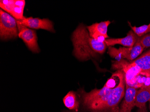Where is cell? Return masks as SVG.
Here are the masks:
<instances>
[{"label":"cell","instance_id":"9a60e30c","mask_svg":"<svg viewBox=\"0 0 150 112\" xmlns=\"http://www.w3.org/2000/svg\"><path fill=\"white\" fill-rule=\"evenodd\" d=\"M65 106L70 110L78 111L79 102L77 99L76 93L73 91H70L63 99Z\"/></svg>","mask_w":150,"mask_h":112},{"label":"cell","instance_id":"ba28073f","mask_svg":"<svg viewBox=\"0 0 150 112\" xmlns=\"http://www.w3.org/2000/svg\"><path fill=\"white\" fill-rule=\"evenodd\" d=\"M25 6L24 0H1L0 6L16 20H21L24 17L23 11Z\"/></svg>","mask_w":150,"mask_h":112},{"label":"cell","instance_id":"ac0fdd59","mask_svg":"<svg viewBox=\"0 0 150 112\" xmlns=\"http://www.w3.org/2000/svg\"><path fill=\"white\" fill-rule=\"evenodd\" d=\"M76 112V111H73V112H69V111H65V112Z\"/></svg>","mask_w":150,"mask_h":112},{"label":"cell","instance_id":"4fadbf2b","mask_svg":"<svg viewBox=\"0 0 150 112\" xmlns=\"http://www.w3.org/2000/svg\"><path fill=\"white\" fill-rule=\"evenodd\" d=\"M137 88L130 87L125 83V96L122 102L119 112H131L135 106Z\"/></svg>","mask_w":150,"mask_h":112},{"label":"cell","instance_id":"30bf717a","mask_svg":"<svg viewBox=\"0 0 150 112\" xmlns=\"http://www.w3.org/2000/svg\"><path fill=\"white\" fill-rule=\"evenodd\" d=\"M111 23L109 20L99 23H96L87 26V29L92 38L101 42H104L105 39L109 37L108 35V27Z\"/></svg>","mask_w":150,"mask_h":112},{"label":"cell","instance_id":"9c48e42d","mask_svg":"<svg viewBox=\"0 0 150 112\" xmlns=\"http://www.w3.org/2000/svg\"><path fill=\"white\" fill-rule=\"evenodd\" d=\"M23 25L32 29H42L50 32H54L53 23L47 18L40 19L33 18L32 17L27 18L24 17L21 20H17Z\"/></svg>","mask_w":150,"mask_h":112},{"label":"cell","instance_id":"e0dca14e","mask_svg":"<svg viewBox=\"0 0 150 112\" xmlns=\"http://www.w3.org/2000/svg\"><path fill=\"white\" fill-rule=\"evenodd\" d=\"M139 41L141 43L144 49L150 47V33L139 37Z\"/></svg>","mask_w":150,"mask_h":112},{"label":"cell","instance_id":"8fae6325","mask_svg":"<svg viewBox=\"0 0 150 112\" xmlns=\"http://www.w3.org/2000/svg\"><path fill=\"white\" fill-rule=\"evenodd\" d=\"M139 37L133 30H130L127 33L126 37L121 38H108L106 39L104 42L107 46H112L116 44H120L127 47H132L139 40Z\"/></svg>","mask_w":150,"mask_h":112},{"label":"cell","instance_id":"7c38bea8","mask_svg":"<svg viewBox=\"0 0 150 112\" xmlns=\"http://www.w3.org/2000/svg\"><path fill=\"white\" fill-rule=\"evenodd\" d=\"M150 100V83L144 85L137 91L135 106L139 108L137 112H147L146 104Z\"/></svg>","mask_w":150,"mask_h":112},{"label":"cell","instance_id":"277c9868","mask_svg":"<svg viewBox=\"0 0 150 112\" xmlns=\"http://www.w3.org/2000/svg\"><path fill=\"white\" fill-rule=\"evenodd\" d=\"M119 79L118 84L115 85L111 91L105 110H112L113 112H119L118 110V105L125 95V80L123 71L118 70L117 72Z\"/></svg>","mask_w":150,"mask_h":112},{"label":"cell","instance_id":"3957f363","mask_svg":"<svg viewBox=\"0 0 150 112\" xmlns=\"http://www.w3.org/2000/svg\"><path fill=\"white\" fill-rule=\"evenodd\" d=\"M18 37L17 20L8 13L0 10V37L3 40Z\"/></svg>","mask_w":150,"mask_h":112},{"label":"cell","instance_id":"7a4b0ae2","mask_svg":"<svg viewBox=\"0 0 150 112\" xmlns=\"http://www.w3.org/2000/svg\"><path fill=\"white\" fill-rule=\"evenodd\" d=\"M113 76L108 80L104 86L100 89L95 88L89 92L83 89L80 91L83 106L86 109L93 111L105 110L106 104L111 91L115 85Z\"/></svg>","mask_w":150,"mask_h":112},{"label":"cell","instance_id":"d6986e66","mask_svg":"<svg viewBox=\"0 0 150 112\" xmlns=\"http://www.w3.org/2000/svg\"><path fill=\"white\" fill-rule=\"evenodd\" d=\"M149 107H150V100H149Z\"/></svg>","mask_w":150,"mask_h":112},{"label":"cell","instance_id":"6da1fadb","mask_svg":"<svg viewBox=\"0 0 150 112\" xmlns=\"http://www.w3.org/2000/svg\"><path fill=\"white\" fill-rule=\"evenodd\" d=\"M74 49L73 55L80 61L96 58L106 51L107 45L90 36L86 27L81 23L73 32L71 36Z\"/></svg>","mask_w":150,"mask_h":112},{"label":"cell","instance_id":"8992f818","mask_svg":"<svg viewBox=\"0 0 150 112\" xmlns=\"http://www.w3.org/2000/svg\"><path fill=\"white\" fill-rule=\"evenodd\" d=\"M112 67L114 69L123 71L126 85L136 87L137 79L141 74L140 69L132 61L129 63L124 59L117 61L114 62Z\"/></svg>","mask_w":150,"mask_h":112},{"label":"cell","instance_id":"5b68a950","mask_svg":"<svg viewBox=\"0 0 150 112\" xmlns=\"http://www.w3.org/2000/svg\"><path fill=\"white\" fill-rule=\"evenodd\" d=\"M144 46L138 40L137 43L132 47H120L119 49L109 46L108 49V54L117 61L127 59L132 61L137 58L144 51Z\"/></svg>","mask_w":150,"mask_h":112},{"label":"cell","instance_id":"5bb4252c","mask_svg":"<svg viewBox=\"0 0 150 112\" xmlns=\"http://www.w3.org/2000/svg\"><path fill=\"white\" fill-rule=\"evenodd\" d=\"M132 62L140 69L142 75L150 78V49Z\"/></svg>","mask_w":150,"mask_h":112},{"label":"cell","instance_id":"52a82bcc","mask_svg":"<svg viewBox=\"0 0 150 112\" xmlns=\"http://www.w3.org/2000/svg\"><path fill=\"white\" fill-rule=\"evenodd\" d=\"M18 30V37L21 39L28 48L33 53H39L38 37L35 30L30 29L22 24L17 20Z\"/></svg>","mask_w":150,"mask_h":112},{"label":"cell","instance_id":"2e32d148","mask_svg":"<svg viewBox=\"0 0 150 112\" xmlns=\"http://www.w3.org/2000/svg\"><path fill=\"white\" fill-rule=\"evenodd\" d=\"M129 24H130L129 23ZM130 26L132 30H133L139 37L150 33V23L148 25H144L139 27L135 26L132 27L130 24Z\"/></svg>","mask_w":150,"mask_h":112}]
</instances>
